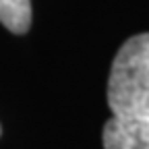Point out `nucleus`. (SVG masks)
<instances>
[{
    "mask_svg": "<svg viewBox=\"0 0 149 149\" xmlns=\"http://www.w3.org/2000/svg\"><path fill=\"white\" fill-rule=\"evenodd\" d=\"M0 135H2V126H0Z\"/></svg>",
    "mask_w": 149,
    "mask_h": 149,
    "instance_id": "20e7f679",
    "label": "nucleus"
},
{
    "mask_svg": "<svg viewBox=\"0 0 149 149\" xmlns=\"http://www.w3.org/2000/svg\"><path fill=\"white\" fill-rule=\"evenodd\" d=\"M104 149H149V122H124L112 116L104 124Z\"/></svg>",
    "mask_w": 149,
    "mask_h": 149,
    "instance_id": "f03ea898",
    "label": "nucleus"
},
{
    "mask_svg": "<svg viewBox=\"0 0 149 149\" xmlns=\"http://www.w3.org/2000/svg\"><path fill=\"white\" fill-rule=\"evenodd\" d=\"M108 106L124 122H149V35L137 33L120 46L108 79Z\"/></svg>",
    "mask_w": 149,
    "mask_h": 149,
    "instance_id": "f257e3e1",
    "label": "nucleus"
},
{
    "mask_svg": "<svg viewBox=\"0 0 149 149\" xmlns=\"http://www.w3.org/2000/svg\"><path fill=\"white\" fill-rule=\"evenodd\" d=\"M0 23L21 35L31 27V0H0Z\"/></svg>",
    "mask_w": 149,
    "mask_h": 149,
    "instance_id": "7ed1b4c3",
    "label": "nucleus"
}]
</instances>
